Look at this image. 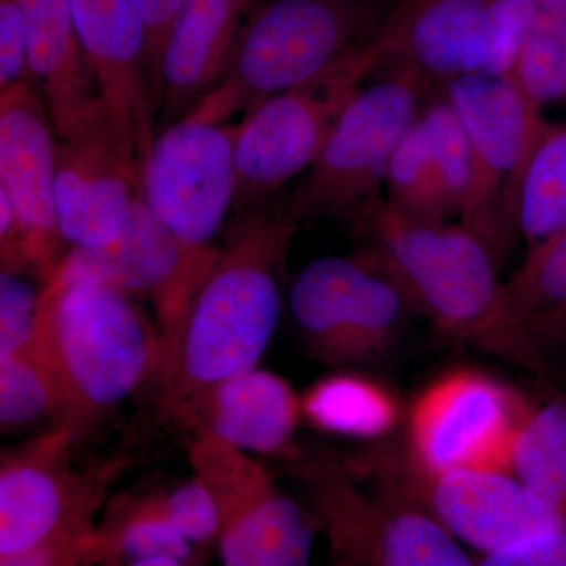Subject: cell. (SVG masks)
Instances as JSON below:
<instances>
[{
	"mask_svg": "<svg viewBox=\"0 0 566 566\" xmlns=\"http://www.w3.org/2000/svg\"><path fill=\"white\" fill-rule=\"evenodd\" d=\"M300 222L289 200L253 205L230 227L181 322L159 338L151 378L167 420L178 422L200 395L262 360L281 318L282 275Z\"/></svg>",
	"mask_w": 566,
	"mask_h": 566,
	"instance_id": "6da1fadb",
	"label": "cell"
},
{
	"mask_svg": "<svg viewBox=\"0 0 566 566\" xmlns=\"http://www.w3.org/2000/svg\"><path fill=\"white\" fill-rule=\"evenodd\" d=\"M349 223L354 255L392 279L439 333L535 374L546 371L547 357L509 314L493 253L464 226L406 218L385 196Z\"/></svg>",
	"mask_w": 566,
	"mask_h": 566,
	"instance_id": "7a4b0ae2",
	"label": "cell"
},
{
	"mask_svg": "<svg viewBox=\"0 0 566 566\" xmlns=\"http://www.w3.org/2000/svg\"><path fill=\"white\" fill-rule=\"evenodd\" d=\"M32 353L57 394L54 428L76 444L151 378L159 333L129 294L103 283L66 281L55 270L41 289Z\"/></svg>",
	"mask_w": 566,
	"mask_h": 566,
	"instance_id": "3957f363",
	"label": "cell"
},
{
	"mask_svg": "<svg viewBox=\"0 0 566 566\" xmlns=\"http://www.w3.org/2000/svg\"><path fill=\"white\" fill-rule=\"evenodd\" d=\"M397 0H268L234 48L222 80L185 118L227 123L271 96L329 73L385 28Z\"/></svg>",
	"mask_w": 566,
	"mask_h": 566,
	"instance_id": "277c9868",
	"label": "cell"
},
{
	"mask_svg": "<svg viewBox=\"0 0 566 566\" xmlns=\"http://www.w3.org/2000/svg\"><path fill=\"white\" fill-rule=\"evenodd\" d=\"M460 118L472 151V181L460 222L493 253L515 245L521 188L551 123L512 74H471L439 88Z\"/></svg>",
	"mask_w": 566,
	"mask_h": 566,
	"instance_id": "5b68a950",
	"label": "cell"
},
{
	"mask_svg": "<svg viewBox=\"0 0 566 566\" xmlns=\"http://www.w3.org/2000/svg\"><path fill=\"white\" fill-rule=\"evenodd\" d=\"M535 0H397L375 39V80L411 74L430 91L471 74H512Z\"/></svg>",
	"mask_w": 566,
	"mask_h": 566,
	"instance_id": "8992f818",
	"label": "cell"
},
{
	"mask_svg": "<svg viewBox=\"0 0 566 566\" xmlns=\"http://www.w3.org/2000/svg\"><path fill=\"white\" fill-rule=\"evenodd\" d=\"M344 463L353 474L419 506L458 542L483 554L566 524L506 472L427 468L397 444L368 447Z\"/></svg>",
	"mask_w": 566,
	"mask_h": 566,
	"instance_id": "52a82bcc",
	"label": "cell"
},
{
	"mask_svg": "<svg viewBox=\"0 0 566 566\" xmlns=\"http://www.w3.org/2000/svg\"><path fill=\"white\" fill-rule=\"evenodd\" d=\"M296 465L334 557L353 566H476L433 516L344 461L316 457Z\"/></svg>",
	"mask_w": 566,
	"mask_h": 566,
	"instance_id": "ba28073f",
	"label": "cell"
},
{
	"mask_svg": "<svg viewBox=\"0 0 566 566\" xmlns=\"http://www.w3.org/2000/svg\"><path fill=\"white\" fill-rule=\"evenodd\" d=\"M430 88L411 74L376 77L346 104L307 178L293 193V211L304 219L352 222L385 196L387 167L412 128Z\"/></svg>",
	"mask_w": 566,
	"mask_h": 566,
	"instance_id": "9c48e42d",
	"label": "cell"
},
{
	"mask_svg": "<svg viewBox=\"0 0 566 566\" xmlns=\"http://www.w3.org/2000/svg\"><path fill=\"white\" fill-rule=\"evenodd\" d=\"M189 460L221 510L222 566H311L322 532L311 506L300 504L251 453L191 431Z\"/></svg>",
	"mask_w": 566,
	"mask_h": 566,
	"instance_id": "30bf717a",
	"label": "cell"
},
{
	"mask_svg": "<svg viewBox=\"0 0 566 566\" xmlns=\"http://www.w3.org/2000/svg\"><path fill=\"white\" fill-rule=\"evenodd\" d=\"M371 50L370 43L318 80L271 96L244 115L234 150V211L266 202L314 166L346 104L374 77Z\"/></svg>",
	"mask_w": 566,
	"mask_h": 566,
	"instance_id": "8fae6325",
	"label": "cell"
},
{
	"mask_svg": "<svg viewBox=\"0 0 566 566\" xmlns=\"http://www.w3.org/2000/svg\"><path fill=\"white\" fill-rule=\"evenodd\" d=\"M289 303L308 352L333 365L385 356L416 314L392 279L356 255L308 263Z\"/></svg>",
	"mask_w": 566,
	"mask_h": 566,
	"instance_id": "7c38bea8",
	"label": "cell"
},
{
	"mask_svg": "<svg viewBox=\"0 0 566 566\" xmlns=\"http://www.w3.org/2000/svg\"><path fill=\"white\" fill-rule=\"evenodd\" d=\"M531 406L482 371L461 368L434 379L408 416L406 449L431 469L510 474L517 430Z\"/></svg>",
	"mask_w": 566,
	"mask_h": 566,
	"instance_id": "4fadbf2b",
	"label": "cell"
},
{
	"mask_svg": "<svg viewBox=\"0 0 566 566\" xmlns=\"http://www.w3.org/2000/svg\"><path fill=\"white\" fill-rule=\"evenodd\" d=\"M240 126L182 118L156 136L144 169V199L185 243L211 248L233 210Z\"/></svg>",
	"mask_w": 566,
	"mask_h": 566,
	"instance_id": "5bb4252c",
	"label": "cell"
},
{
	"mask_svg": "<svg viewBox=\"0 0 566 566\" xmlns=\"http://www.w3.org/2000/svg\"><path fill=\"white\" fill-rule=\"evenodd\" d=\"M218 252L212 245L185 243L140 196L112 243L98 249L73 248L55 270L66 281L103 283L150 301L158 315L159 338H164L181 322Z\"/></svg>",
	"mask_w": 566,
	"mask_h": 566,
	"instance_id": "9a60e30c",
	"label": "cell"
},
{
	"mask_svg": "<svg viewBox=\"0 0 566 566\" xmlns=\"http://www.w3.org/2000/svg\"><path fill=\"white\" fill-rule=\"evenodd\" d=\"M140 196L144 170L102 102L59 137L55 210L62 240L76 249L112 243Z\"/></svg>",
	"mask_w": 566,
	"mask_h": 566,
	"instance_id": "2e32d148",
	"label": "cell"
},
{
	"mask_svg": "<svg viewBox=\"0 0 566 566\" xmlns=\"http://www.w3.org/2000/svg\"><path fill=\"white\" fill-rule=\"evenodd\" d=\"M73 446L69 436L54 428L2 457L0 557L96 527L106 482L71 469L66 453Z\"/></svg>",
	"mask_w": 566,
	"mask_h": 566,
	"instance_id": "e0dca14e",
	"label": "cell"
},
{
	"mask_svg": "<svg viewBox=\"0 0 566 566\" xmlns=\"http://www.w3.org/2000/svg\"><path fill=\"white\" fill-rule=\"evenodd\" d=\"M57 145L50 111L32 80L0 92V191L17 211L25 260L44 281L62 262L55 210Z\"/></svg>",
	"mask_w": 566,
	"mask_h": 566,
	"instance_id": "ac0fdd59",
	"label": "cell"
},
{
	"mask_svg": "<svg viewBox=\"0 0 566 566\" xmlns=\"http://www.w3.org/2000/svg\"><path fill=\"white\" fill-rule=\"evenodd\" d=\"M71 9L99 98L144 170L158 136V106L136 0H71Z\"/></svg>",
	"mask_w": 566,
	"mask_h": 566,
	"instance_id": "d6986e66",
	"label": "cell"
},
{
	"mask_svg": "<svg viewBox=\"0 0 566 566\" xmlns=\"http://www.w3.org/2000/svg\"><path fill=\"white\" fill-rule=\"evenodd\" d=\"M259 0H185L164 46L156 104L167 126L191 114L222 80Z\"/></svg>",
	"mask_w": 566,
	"mask_h": 566,
	"instance_id": "ffe728a7",
	"label": "cell"
},
{
	"mask_svg": "<svg viewBox=\"0 0 566 566\" xmlns=\"http://www.w3.org/2000/svg\"><path fill=\"white\" fill-rule=\"evenodd\" d=\"M301 398L273 371L252 368L200 395L178 423L251 455L293 457Z\"/></svg>",
	"mask_w": 566,
	"mask_h": 566,
	"instance_id": "44dd1931",
	"label": "cell"
},
{
	"mask_svg": "<svg viewBox=\"0 0 566 566\" xmlns=\"http://www.w3.org/2000/svg\"><path fill=\"white\" fill-rule=\"evenodd\" d=\"M18 3L33 84L50 111L57 136H65L102 104L98 85L82 50L71 0Z\"/></svg>",
	"mask_w": 566,
	"mask_h": 566,
	"instance_id": "7402d4cb",
	"label": "cell"
},
{
	"mask_svg": "<svg viewBox=\"0 0 566 566\" xmlns=\"http://www.w3.org/2000/svg\"><path fill=\"white\" fill-rule=\"evenodd\" d=\"M509 314L528 342L547 357L566 340V226L526 253L504 281Z\"/></svg>",
	"mask_w": 566,
	"mask_h": 566,
	"instance_id": "603a6c76",
	"label": "cell"
},
{
	"mask_svg": "<svg viewBox=\"0 0 566 566\" xmlns=\"http://www.w3.org/2000/svg\"><path fill=\"white\" fill-rule=\"evenodd\" d=\"M96 546L98 566H125L155 557L200 565L202 556L167 516L163 493L115 501L96 524Z\"/></svg>",
	"mask_w": 566,
	"mask_h": 566,
	"instance_id": "cb8c5ba5",
	"label": "cell"
},
{
	"mask_svg": "<svg viewBox=\"0 0 566 566\" xmlns=\"http://www.w3.org/2000/svg\"><path fill=\"white\" fill-rule=\"evenodd\" d=\"M301 409L318 430L368 441L385 438L400 419V405L390 390L349 374L319 379L301 398Z\"/></svg>",
	"mask_w": 566,
	"mask_h": 566,
	"instance_id": "d4e9b609",
	"label": "cell"
},
{
	"mask_svg": "<svg viewBox=\"0 0 566 566\" xmlns=\"http://www.w3.org/2000/svg\"><path fill=\"white\" fill-rule=\"evenodd\" d=\"M510 475L532 497L566 520V398L531 408L517 430Z\"/></svg>",
	"mask_w": 566,
	"mask_h": 566,
	"instance_id": "484cf974",
	"label": "cell"
},
{
	"mask_svg": "<svg viewBox=\"0 0 566 566\" xmlns=\"http://www.w3.org/2000/svg\"><path fill=\"white\" fill-rule=\"evenodd\" d=\"M385 200L395 211L416 221L458 222L460 219L420 115L387 167Z\"/></svg>",
	"mask_w": 566,
	"mask_h": 566,
	"instance_id": "4316f807",
	"label": "cell"
},
{
	"mask_svg": "<svg viewBox=\"0 0 566 566\" xmlns=\"http://www.w3.org/2000/svg\"><path fill=\"white\" fill-rule=\"evenodd\" d=\"M566 226V122L549 125L532 155L517 207L527 252Z\"/></svg>",
	"mask_w": 566,
	"mask_h": 566,
	"instance_id": "83f0119b",
	"label": "cell"
},
{
	"mask_svg": "<svg viewBox=\"0 0 566 566\" xmlns=\"http://www.w3.org/2000/svg\"><path fill=\"white\" fill-rule=\"evenodd\" d=\"M513 80L539 111L566 99V0L538 3Z\"/></svg>",
	"mask_w": 566,
	"mask_h": 566,
	"instance_id": "f1b7e54d",
	"label": "cell"
},
{
	"mask_svg": "<svg viewBox=\"0 0 566 566\" xmlns=\"http://www.w3.org/2000/svg\"><path fill=\"white\" fill-rule=\"evenodd\" d=\"M46 416L57 422V394L39 357L31 352L0 359L2 430L29 427Z\"/></svg>",
	"mask_w": 566,
	"mask_h": 566,
	"instance_id": "f546056e",
	"label": "cell"
},
{
	"mask_svg": "<svg viewBox=\"0 0 566 566\" xmlns=\"http://www.w3.org/2000/svg\"><path fill=\"white\" fill-rule=\"evenodd\" d=\"M164 510L177 531L200 554L218 545L222 516L218 501L199 475L163 493Z\"/></svg>",
	"mask_w": 566,
	"mask_h": 566,
	"instance_id": "4dcf8cb0",
	"label": "cell"
},
{
	"mask_svg": "<svg viewBox=\"0 0 566 566\" xmlns=\"http://www.w3.org/2000/svg\"><path fill=\"white\" fill-rule=\"evenodd\" d=\"M41 290L18 271L0 273V359L33 352Z\"/></svg>",
	"mask_w": 566,
	"mask_h": 566,
	"instance_id": "1f68e13d",
	"label": "cell"
},
{
	"mask_svg": "<svg viewBox=\"0 0 566 566\" xmlns=\"http://www.w3.org/2000/svg\"><path fill=\"white\" fill-rule=\"evenodd\" d=\"M476 566H566V524L483 554Z\"/></svg>",
	"mask_w": 566,
	"mask_h": 566,
	"instance_id": "d6a6232c",
	"label": "cell"
},
{
	"mask_svg": "<svg viewBox=\"0 0 566 566\" xmlns=\"http://www.w3.org/2000/svg\"><path fill=\"white\" fill-rule=\"evenodd\" d=\"M32 80L18 0H0V92Z\"/></svg>",
	"mask_w": 566,
	"mask_h": 566,
	"instance_id": "836d02e7",
	"label": "cell"
},
{
	"mask_svg": "<svg viewBox=\"0 0 566 566\" xmlns=\"http://www.w3.org/2000/svg\"><path fill=\"white\" fill-rule=\"evenodd\" d=\"M0 566H98L96 527L85 534L52 539L13 556L0 557Z\"/></svg>",
	"mask_w": 566,
	"mask_h": 566,
	"instance_id": "e575fe53",
	"label": "cell"
},
{
	"mask_svg": "<svg viewBox=\"0 0 566 566\" xmlns=\"http://www.w3.org/2000/svg\"><path fill=\"white\" fill-rule=\"evenodd\" d=\"M185 0H136L137 9L147 32L148 57H150L153 85L156 93L159 61L175 20ZM158 106V104H156Z\"/></svg>",
	"mask_w": 566,
	"mask_h": 566,
	"instance_id": "d590c367",
	"label": "cell"
},
{
	"mask_svg": "<svg viewBox=\"0 0 566 566\" xmlns=\"http://www.w3.org/2000/svg\"><path fill=\"white\" fill-rule=\"evenodd\" d=\"M125 566H200L189 564V562L178 560V558H169V557H155V558H144V560L133 562V564Z\"/></svg>",
	"mask_w": 566,
	"mask_h": 566,
	"instance_id": "8d00e7d4",
	"label": "cell"
},
{
	"mask_svg": "<svg viewBox=\"0 0 566 566\" xmlns=\"http://www.w3.org/2000/svg\"><path fill=\"white\" fill-rule=\"evenodd\" d=\"M324 566H353V565H349L348 562L342 560V558L333 556V558H331V560L327 562V564Z\"/></svg>",
	"mask_w": 566,
	"mask_h": 566,
	"instance_id": "74e56055",
	"label": "cell"
},
{
	"mask_svg": "<svg viewBox=\"0 0 566 566\" xmlns=\"http://www.w3.org/2000/svg\"><path fill=\"white\" fill-rule=\"evenodd\" d=\"M536 3L554 2V0H535Z\"/></svg>",
	"mask_w": 566,
	"mask_h": 566,
	"instance_id": "f35d334b",
	"label": "cell"
}]
</instances>
